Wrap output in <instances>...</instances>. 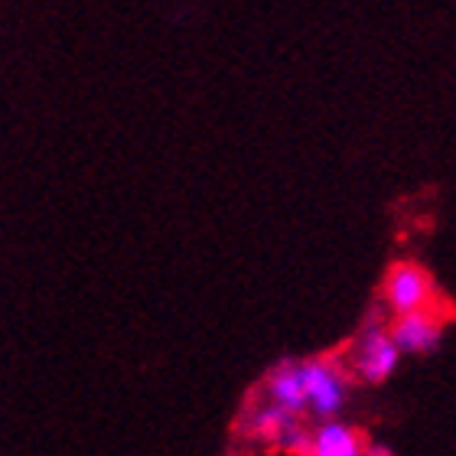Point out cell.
I'll return each mask as SVG.
<instances>
[{
    "label": "cell",
    "mask_w": 456,
    "mask_h": 456,
    "mask_svg": "<svg viewBox=\"0 0 456 456\" xmlns=\"http://www.w3.org/2000/svg\"><path fill=\"white\" fill-rule=\"evenodd\" d=\"M300 371H304L310 411L316 418H336L346 404V375L330 359L300 362Z\"/></svg>",
    "instance_id": "6da1fadb"
},
{
    "label": "cell",
    "mask_w": 456,
    "mask_h": 456,
    "mask_svg": "<svg viewBox=\"0 0 456 456\" xmlns=\"http://www.w3.org/2000/svg\"><path fill=\"white\" fill-rule=\"evenodd\" d=\"M388 333L391 339L398 342L401 352L428 355L444 339V323L434 314H428V310H414V314H401V320H395V326H391Z\"/></svg>",
    "instance_id": "277c9868"
},
{
    "label": "cell",
    "mask_w": 456,
    "mask_h": 456,
    "mask_svg": "<svg viewBox=\"0 0 456 456\" xmlns=\"http://www.w3.org/2000/svg\"><path fill=\"white\" fill-rule=\"evenodd\" d=\"M267 395L274 404L294 411V414H304L310 408V398H306V385H304V371H300V362H281L274 365L271 379H267Z\"/></svg>",
    "instance_id": "5b68a950"
},
{
    "label": "cell",
    "mask_w": 456,
    "mask_h": 456,
    "mask_svg": "<svg viewBox=\"0 0 456 456\" xmlns=\"http://www.w3.org/2000/svg\"><path fill=\"white\" fill-rule=\"evenodd\" d=\"M404 352L398 349V342L391 339V333H381V330H369L365 339L359 342V352H355V375L369 385H379V381L391 379V371L398 369V362Z\"/></svg>",
    "instance_id": "3957f363"
},
{
    "label": "cell",
    "mask_w": 456,
    "mask_h": 456,
    "mask_svg": "<svg viewBox=\"0 0 456 456\" xmlns=\"http://www.w3.org/2000/svg\"><path fill=\"white\" fill-rule=\"evenodd\" d=\"M306 453H314V456H359V453H365V447H362V437L355 434V430H349L346 424L330 420V424H320V428L310 434V440H306Z\"/></svg>",
    "instance_id": "8992f818"
},
{
    "label": "cell",
    "mask_w": 456,
    "mask_h": 456,
    "mask_svg": "<svg viewBox=\"0 0 456 456\" xmlns=\"http://www.w3.org/2000/svg\"><path fill=\"white\" fill-rule=\"evenodd\" d=\"M385 300L395 314H414L434 300V281L418 265H395L385 277Z\"/></svg>",
    "instance_id": "7a4b0ae2"
}]
</instances>
